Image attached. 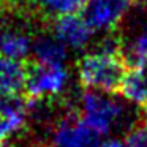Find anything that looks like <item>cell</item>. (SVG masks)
<instances>
[{
  "instance_id": "cell-3",
  "label": "cell",
  "mask_w": 147,
  "mask_h": 147,
  "mask_svg": "<svg viewBox=\"0 0 147 147\" xmlns=\"http://www.w3.org/2000/svg\"><path fill=\"white\" fill-rule=\"evenodd\" d=\"M70 86V73L60 63H41L36 60L26 62V84L24 90L27 98L65 95Z\"/></svg>"
},
{
  "instance_id": "cell-4",
  "label": "cell",
  "mask_w": 147,
  "mask_h": 147,
  "mask_svg": "<svg viewBox=\"0 0 147 147\" xmlns=\"http://www.w3.org/2000/svg\"><path fill=\"white\" fill-rule=\"evenodd\" d=\"M51 147H98L100 134L79 117V111L65 115L54 128L48 139Z\"/></svg>"
},
{
  "instance_id": "cell-9",
  "label": "cell",
  "mask_w": 147,
  "mask_h": 147,
  "mask_svg": "<svg viewBox=\"0 0 147 147\" xmlns=\"http://www.w3.org/2000/svg\"><path fill=\"white\" fill-rule=\"evenodd\" d=\"M87 0H35V16L41 24H49L55 18L79 13Z\"/></svg>"
},
{
  "instance_id": "cell-8",
  "label": "cell",
  "mask_w": 147,
  "mask_h": 147,
  "mask_svg": "<svg viewBox=\"0 0 147 147\" xmlns=\"http://www.w3.org/2000/svg\"><path fill=\"white\" fill-rule=\"evenodd\" d=\"M120 93L130 105L144 108L147 106V65L130 68L120 87Z\"/></svg>"
},
{
  "instance_id": "cell-5",
  "label": "cell",
  "mask_w": 147,
  "mask_h": 147,
  "mask_svg": "<svg viewBox=\"0 0 147 147\" xmlns=\"http://www.w3.org/2000/svg\"><path fill=\"white\" fill-rule=\"evenodd\" d=\"M136 0H93L86 3L84 18L95 32H108L120 27V22Z\"/></svg>"
},
{
  "instance_id": "cell-16",
  "label": "cell",
  "mask_w": 147,
  "mask_h": 147,
  "mask_svg": "<svg viewBox=\"0 0 147 147\" xmlns=\"http://www.w3.org/2000/svg\"><path fill=\"white\" fill-rule=\"evenodd\" d=\"M5 5V0H0V7H3Z\"/></svg>"
},
{
  "instance_id": "cell-10",
  "label": "cell",
  "mask_w": 147,
  "mask_h": 147,
  "mask_svg": "<svg viewBox=\"0 0 147 147\" xmlns=\"http://www.w3.org/2000/svg\"><path fill=\"white\" fill-rule=\"evenodd\" d=\"M26 84V63L0 55V92L22 93Z\"/></svg>"
},
{
  "instance_id": "cell-1",
  "label": "cell",
  "mask_w": 147,
  "mask_h": 147,
  "mask_svg": "<svg viewBox=\"0 0 147 147\" xmlns=\"http://www.w3.org/2000/svg\"><path fill=\"white\" fill-rule=\"evenodd\" d=\"M123 100L117 98L115 93L84 89L78 96L79 117L100 136L112 131L127 133L131 127L141 122V119Z\"/></svg>"
},
{
  "instance_id": "cell-11",
  "label": "cell",
  "mask_w": 147,
  "mask_h": 147,
  "mask_svg": "<svg viewBox=\"0 0 147 147\" xmlns=\"http://www.w3.org/2000/svg\"><path fill=\"white\" fill-rule=\"evenodd\" d=\"M127 147H147V127L138 122L125 133Z\"/></svg>"
},
{
  "instance_id": "cell-12",
  "label": "cell",
  "mask_w": 147,
  "mask_h": 147,
  "mask_svg": "<svg viewBox=\"0 0 147 147\" xmlns=\"http://www.w3.org/2000/svg\"><path fill=\"white\" fill-rule=\"evenodd\" d=\"M5 5L19 14L35 18V0H5ZM38 21V19H36Z\"/></svg>"
},
{
  "instance_id": "cell-15",
  "label": "cell",
  "mask_w": 147,
  "mask_h": 147,
  "mask_svg": "<svg viewBox=\"0 0 147 147\" xmlns=\"http://www.w3.org/2000/svg\"><path fill=\"white\" fill-rule=\"evenodd\" d=\"M138 3H141V5H144V7H147V0H136Z\"/></svg>"
},
{
  "instance_id": "cell-7",
  "label": "cell",
  "mask_w": 147,
  "mask_h": 147,
  "mask_svg": "<svg viewBox=\"0 0 147 147\" xmlns=\"http://www.w3.org/2000/svg\"><path fill=\"white\" fill-rule=\"evenodd\" d=\"M30 52L33 54L36 62L41 63H60L65 65L68 59V48L51 32L49 29L35 30L32 36V48Z\"/></svg>"
},
{
  "instance_id": "cell-2",
  "label": "cell",
  "mask_w": 147,
  "mask_h": 147,
  "mask_svg": "<svg viewBox=\"0 0 147 147\" xmlns=\"http://www.w3.org/2000/svg\"><path fill=\"white\" fill-rule=\"evenodd\" d=\"M127 65L120 55L89 52L76 63L78 79L84 89L117 93L127 76Z\"/></svg>"
},
{
  "instance_id": "cell-14",
  "label": "cell",
  "mask_w": 147,
  "mask_h": 147,
  "mask_svg": "<svg viewBox=\"0 0 147 147\" xmlns=\"http://www.w3.org/2000/svg\"><path fill=\"white\" fill-rule=\"evenodd\" d=\"M139 119H141V123L147 127V106L141 108V114H139Z\"/></svg>"
},
{
  "instance_id": "cell-18",
  "label": "cell",
  "mask_w": 147,
  "mask_h": 147,
  "mask_svg": "<svg viewBox=\"0 0 147 147\" xmlns=\"http://www.w3.org/2000/svg\"><path fill=\"white\" fill-rule=\"evenodd\" d=\"M0 147H5V146H0Z\"/></svg>"
},
{
  "instance_id": "cell-6",
  "label": "cell",
  "mask_w": 147,
  "mask_h": 147,
  "mask_svg": "<svg viewBox=\"0 0 147 147\" xmlns=\"http://www.w3.org/2000/svg\"><path fill=\"white\" fill-rule=\"evenodd\" d=\"M51 30L68 49L73 51H84L90 46L93 40L95 30L90 27L87 19L84 16H79V13L65 14V16L55 18L51 22Z\"/></svg>"
},
{
  "instance_id": "cell-13",
  "label": "cell",
  "mask_w": 147,
  "mask_h": 147,
  "mask_svg": "<svg viewBox=\"0 0 147 147\" xmlns=\"http://www.w3.org/2000/svg\"><path fill=\"white\" fill-rule=\"evenodd\" d=\"M98 147H127V144H125V141H120L117 138H111V139L101 141Z\"/></svg>"
},
{
  "instance_id": "cell-17",
  "label": "cell",
  "mask_w": 147,
  "mask_h": 147,
  "mask_svg": "<svg viewBox=\"0 0 147 147\" xmlns=\"http://www.w3.org/2000/svg\"><path fill=\"white\" fill-rule=\"evenodd\" d=\"M87 2H93V0H87Z\"/></svg>"
}]
</instances>
